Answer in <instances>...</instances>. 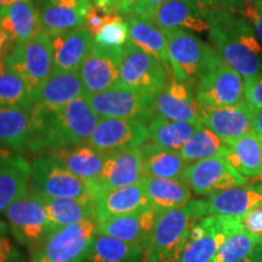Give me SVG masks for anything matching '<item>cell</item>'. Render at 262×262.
I'll list each match as a JSON object with an SVG mask.
<instances>
[{
    "instance_id": "9f6ffc18",
    "label": "cell",
    "mask_w": 262,
    "mask_h": 262,
    "mask_svg": "<svg viewBox=\"0 0 262 262\" xmlns=\"http://www.w3.org/2000/svg\"><path fill=\"white\" fill-rule=\"evenodd\" d=\"M244 2H245V4H247V5L249 6V5L254 4V3H255V2H256V0H244Z\"/></svg>"
},
{
    "instance_id": "b9f144b4",
    "label": "cell",
    "mask_w": 262,
    "mask_h": 262,
    "mask_svg": "<svg viewBox=\"0 0 262 262\" xmlns=\"http://www.w3.org/2000/svg\"><path fill=\"white\" fill-rule=\"evenodd\" d=\"M191 4L198 6L206 11H231L243 14L247 10L248 5L244 0H186Z\"/></svg>"
},
{
    "instance_id": "277c9868",
    "label": "cell",
    "mask_w": 262,
    "mask_h": 262,
    "mask_svg": "<svg viewBox=\"0 0 262 262\" xmlns=\"http://www.w3.org/2000/svg\"><path fill=\"white\" fill-rule=\"evenodd\" d=\"M164 34L168 41L171 75L193 89L202 78L224 62L211 45L191 32L166 31Z\"/></svg>"
},
{
    "instance_id": "cb8c5ba5",
    "label": "cell",
    "mask_w": 262,
    "mask_h": 262,
    "mask_svg": "<svg viewBox=\"0 0 262 262\" xmlns=\"http://www.w3.org/2000/svg\"><path fill=\"white\" fill-rule=\"evenodd\" d=\"M157 27L166 31H186L191 33L209 32V11L186 2L166 0L157 12L155 21Z\"/></svg>"
},
{
    "instance_id": "ee69618b",
    "label": "cell",
    "mask_w": 262,
    "mask_h": 262,
    "mask_svg": "<svg viewBox=\"0 0 262 262\" xmlns=\"http://www.w3.org/2000/svg\"><path fill=\"white\" fill-rule=\"evenodd\" d=\"M166 0H137V3L133 9L131 16L145 19V21L152 22L153 24L157 12H158V10L162 8Z\"/></svg>"
},
{
    "instance_id": "7402d4cb",
    "label": "cell",
    "mask_w": 262,
    "mask_h": 262,
    "mask_svg": "<svg viewBox=\"0 0 262 262\" xmlns=\"http://www.w3.org/2000/svg\"><path fill=\"white\" fill-rule=\"evenodd\" d=\"M156 113L169 120L182 123H201L199 104L195 101L194 89L189 85L170 79L155 98ZM202 124V123H201Z\"/></svg>"
},
{
    "instance_id": "484cf974",
    "label": "cell",
    "mask_w": 262,
    "mask_h": 262,
    "mask_svg": "<svg viewBox=\"0 0 262 262\" xmlns=\"http://www.w3.org/2000/svg\"><path fill=\"white\" fill-rule=\"evenodd\" d=\"M204 203L208 216H243L262 204V183L226 189L208 196Z\"/></svg>"
},
{
    "instance_id": "f6af8a7d",
    "label": "cell",
    "mask_w": 262,
    "mask_h": 262,
    "mask_svg": "<svg viewBox=\"0 0 262 262\" xmlns=\"http://www.w3.org/2000/svg\"><path fill=\"white\" fill-rule=\"evenodd\" d=\"M241 221L245 231L262 237V204L255 206L247 214L241 216Z\"/></svg>"
},
{
    "instance_id": "1f68e13d",
    "label": "cell",
    "mask_w": 262,
    "mask_h": 262,
    "mask_svg": "<svg viewBox=\"0 0 262 262\" xmlns=\"http://www.w3.org/2000/svg\"><path fill=\"white\" fill-rule=\"evenodd\" d=\"M224 158L245 179L262 176V141L253 133L227 142Z\"/></svg>"
},
{
    "instance_id": "f35d334b",
    "label": "cell",
    "mask_w": 262,
    "mask_h": 262,
    "mask_svg": "<svg viewBox=\"0 0 262 262\" xmlns=\"http://www.w3.org/2000/svg\"><path fill=\"white\" fill-rule=\"evenodd\" d=\"M262 241L260 235H254L249 232L239 231L231 235L219 249L217 254L210 262H238L248 256L256 245Z\"/></svg>"
},
{
    "instance_id": "11a10c76",
    "label": "cell",
    "mask_w": 262,
    "mask_h": 262,
    "mask_svg": "<svg viewBox=\"0 0 262 262\" xmlns=\"http://www.w3.org/2000/svg\"><path fill=\"white\" fill-rule=\"evenodd\" d=\"M85 5L89 6V8H93V0H81Z\"/></svg>"
},
{
    "instance_id": "816d5d0a",
    "label": "cell",
    "mask_w": 262,
    "mask_h": 262,
    "mask_svg": "<svg viewBox=\"0 0 262 262\" xmlns=\"http://www.w3.org/2000/svg\"><path fill=\"white\" fill-rule=\"evenodd\" d=\"M238 262H262V241L256 245V248L248 256L242 258Z\"/></svg>"
},
{
    "instance_id": "7dc6e473",
    "label": "cell",
    "mask_w": 262,
    "mask_h": 262,
    "mask_svg": "<svg viewBox=\"0 0 262 262\" xmlns=\"http://www.w3.org/2000/svg\"><path fill=\"white\" fill-rule=\"evenodd\" d=\"M112 17L113 16L104 15L93 6V8H91L86 14V19H85L84 28L89 29V31L93 32V34H94V33H96L98 29L102 27V26L106 25Z\"/></svg>"
},
{
    "instance_id": "8992f818",
    "label": "cell",
    "mask_w": 262,
    "mask_h": 262,
    "mask_svg": "<svg viewBox=\"0 0 262 262\" xmlns=\"http://www.w3.org/2000/svg\"><path fill=\"white\" fill-rule=\"evenodd\" d=\"M4 62L10 71L27 84L35 101L42 85L47 83L54 71L50 35L45 31H40L25 44L10 47L4 56Z\"/></svg>"
},
{
    "instance_id": "8fae6325",
    "label": "cell",
    "mask_w": 262,
    "mask_h": 262,
    "mask_svg": "<svg viewBox=\"0 0 262 262\" xmlns=\"http://www.w3.org/2000/svg\"><path fill=\"white\" fill-rule=\"evenodd\" d=\"M4 215L16 242L28 251L37 247L51 229L40 198L31 191L12 203Z\"/></svg>"
},
{
    "instance_id": "f1b7e54d",
    "label": "cell",
    "mask_w": 262,
    "mask_h": 262,
    "mask_svg": "<svg viewBox=\"0 0 262 262\" xmlns=\"http://www.w3.org/2000/svg\"><path fill=\"white\" fill-rule=\"evenodd\" d=\"M47 210L51 228L77 225L84 221H96V205L90 198H48L40 196Z\"/></svg>"
},
{
    "instance_id": "db71d44e",
    "label": "cell",
    "mask_w": 262,
    "mask_h": 262,
    "mask_svg": "<svg viewBox=\"0 0 262 262\" xmlns=\"http://www.w3.org/2000/svg\"><path fill=\"white\" fill-rule=\"evenodd\" d=\"M16 2H19V0H0V8H3V6H6V5H10V4H12V3H16Z\"/></svg>"
},
{
    "instance_id": "5b68a950",
    "label": "cell",
    "mask_w": 262,
    "mask_h": 262,
    "mask_svg": "<svg viewBox=\"0 0 262 262\" xmlns=\"http://www.w3.org/2000/svg\"><path fill=\"white\" fill-rule=\"evenodd\" d=\"M97 222L51 228L34 249L29 251L34 262H85L96 235Z\"/></svg>"
},
{
    "instance_id": "4fadbf2b",
    "label": "cell",
    "mask_w": 262,
    "mask_h": 262,
    "mask_svg": "<svg viewBox=\"0 0 262 262\" xmlns=\"http://www.w3.org/2000/svg\"><path fill=\"white\" fill-rule=\"evenodd\" d=\"M181 179L194 194L206 198L226 189L241 187L247 182L224 157L189 164Z\"/></svg>"
},
{
    "instance_id": "2e32d148",
    "label": "cell",
    "mask_w": 262,
    "mask_h": 262,
    "mask_svg": "<svg viewBox=\"0 0 262 262\" xmlns=\"http://www.w3.org/2000/svg\"><path fill=\"white\" fill-rule=\"evenodd\" d=\"M255 111L247 102L233 107L209 108L199 106V120L202 125L214 133L225 143L241 139L251 133Z\"/></svg>"
},
{
    "instance_id": "9c48e42d",
    "label": "cell",
    "mask_w": 262,
    "mask_h": 262,
    "mask_svg": "<svg viewBox=\"0 0 262 262\" xmlns=\"http://www.w3.org/2000/svg\"><path fill=\"white\" fill-rule=\"evenodd\" d=\"M241 216L210 215L196 220L180 262H210L227 239L243 231Z\"/></svg>"
},
{
    "instance_id": "6da1fadb",
    "label": "cell",
    "mask_w": 262,
    "mask_h": 262,
    "mask_svg": "<svg viewBox=\"0 0 262 262\" xmlns=\"http://www.w3.org/2000/svg\"><path fill=\"white\" fill-rule=\"evenodd\" d=\"M29 116L32 129L28 149L39 153L85 145L100 122L86 96L56 110L34 106Z\"/></svg>"
},
{
    "instance_id": "e575fe53",
    "label": "cell",
    "mask_w": 262,
    "mask_h": 262,
    "mask_svg": "<svg viewBox=\"0 0 262 262\" xmlns=\"http://www.w3.org/2000/svg\"><path fill=\"white\" fill-rule=\"evenodd\" d=\"M143 257L142 247L96 233L85 262H142Z\"/></svg>"
},
{
    "instance_id": "d4e9b609",
    "label": "cell",
    "mask_w": 262,
    "mask_h": 262,
    "mask_svg": "<svg viewBox=\"0 0 262 262\" xmlns=\"http://www.w3.org/2000/svg\"><path fill=\"white\" fill-rule=\"evenodd\" d=\"M41 29L48 34L84 28L91 8L81 0H42L39 6Z\"/></svg>"
},
{
    "instance_id": "4dcf8cb0",
    "label": "cell",
    "mask_w": 262,
    "mask_h": 262,
    "mask_svg": "<svg viewBox=\"0 0 262 262\" xmlns=\"http://www.w3.org/2000/svg\"><path fill=\"white\" fill-rule=\"evenodd\" d=\"M140 152L146 178L181 179L189 165L179 150L163 148L152 142L143 145Z\"/></svg>"
},
{
    "instance_id": "83f0119b",
    "label": "cell",
    "mask_w": 262,
    "mask_h": 262,
    "mask_svg": "<svg viewBox=\"0 0 262 262\" xmlns=\"http://www.w3.org/2000/svg\"><path fill=\"white\" fill-rule=\"evenodd\" d=\"M84 96L85 90L79 71L52 72L35 97L34 106L56 110Z\"/></svg>"
},
{
    "instance_id": "836d02e7",
    "label": "cell",
    "mask_w": 262,
    "mask_h": 262,
    "mask_svg": "<svg viewBox=\"0 0 262 262\" xmlns=\"http://www.w3.org/2000/svg\"><path fill=\"white\" fill-rule=\"evenodd\" d=\"M31 129L28 112L0 106V146L17 153L28 149Z\"/></svg>"
},
{
    "instance_id": "44dd1931",
    "label": "cell",
    "mask_w": 262,
    "mask_h": 262,
    "mask_svg": "<svg viewBox=\"0 0 262 262\" xmlns=\"http://www.w3.org/2000/svg\"><path fill=\"white\" fill-rule=\"evenodd\" d=\"M42 31L39 9L33 0H19L0 8V32L10 47L25 44Z\"/></svg>"
},
{
    "instance_id": "603a6c76",
    "label": "cell",
    "mask_w": 262,
    "mask_h": 262,
    "mask_svg": "<svg viewBox=\"0 0 262 262\" xmlns=\"http://www.w3.org/2000/svg\"><path fill=\"white\" fill-rule=\"evenodd\" d=\"M52 42L54 71L78 72L89 56L93 47V32L77 28L56 34H49Z\"/></svg>"
},
{
    "instance_id": "5bb4252c",
    "label": "cell",
    "mask_w": 262,
    "mask_h": 262,
    "mask_svg": "<svg viewBox=\"0 0 262 262\" xmlns=\"http://www.w3.org/2000/svg\"><path fill=\"white\" fill-rule=\"evenodd\" d=\"M140 148L108 153L100 178L89 183L90 191L96 193L137 185L145 179Z\"/></svg>"
},
{
    "instance_id": "74e56055",
    "label": "cell",
    "mask_w": 262,
    "mask_h": 262,
    "mask_svg": "<svg viewBox=\"0 0 262 262\" xmlns=\"http://www.w3.org/2000/svg\"><path fill=\"white\" fill-rule=\"evenodd\" d=\"M226 149L227 143L205 126H202L179 152L186 162L193 164L201 160L224 157Z\"/></svg>"
},
{
    "instance_id": "d6986e66",
    "label": "cell",
    "mask_w": 262,
    "mask_h": 262,
    "mask_svg": "<svg viewBox=\"0 0 262 262\" xmlns=\"http://www.w3.org/2000/svg\"><path fill=\"white\" fill-rule=\"evenodd\" d=\"M159 212L155 208L137 211L112 220L97 224L96 233L108 235L125 243L148 248L153 229H155Z\"/></svg>"
},
{
    "instance_id": "d6a6232c",
    "label": "cell",
    "mask_w": 262,
    "mask_h": 262,
    "mask_svg": "<svg viewBox=\"0 0 262 262\" xmlns=\"http://www.w3.org/2000/svg\"><path fill=\"white\" fill-rule=\"evenodd\" d=\"M202 126L201 123L173 122L156 114L147 125V131L149 141L155 145L166 149L180 150Z\"/></svg>"
},
{
    "instance_id": "7bdbcfd3",
    "label": "cell",
    "mask_w": 262,
    "mask_h": 262,
    "mask_svg": "<svg viewBox=\"0 0 262 262\" xmlns=\"http://www.w3.org/2000/svg\"><path fill=\"white\" fill-rule=\"evenodd\" d=\"M244 101L251 110L262 108V73L244 79Z\"/></svg>"
},
{
    "instance_id": "f5cc1de1",
    "label": "cell",
    "mask_w": 262,
    "mask_h": 262,
    "mask_svg": "<svg viewBox=\"0 0 262 262\" xmlns=\"http://www.w3.org/2000/svg\"><path fill=\"white\" fill-rule=\"evenodd\" d=\"M9 48H10V42L8 40V38H6L5 35L0 32V61L4 58L6 52H8V50H9Z\"/></svg>"
},
{
    "instance_id": "52a82bcc",
    "label": "cell",
    "mask_w": 262,
    "mask_h": 262,
    "mask_svg": "<svg viewBox=\"0 0 262 262\" xmlns=\"http://www.w3.org/2000/svg\"><path fill=\"white\" fill-rule=\"evenodd\" d=\"M171 77L168 64L141 50L127 39L119 66V86L156 97Z\"/></svg>"
},
{
    "instance_id": "d590c367",
    "label": "cell",
    "mask_w": 262,
    "mask_h": 262,
    "mask_svg": "<svg viewBox=\"0 0 262 262\" xmlns=\"http://www.w3.org/2000/svg\"><path fill=\"white\" fill-rule=\"evenodd\" d=\"M125 19L127 28H129V40L141 50L148 52L159 58L163 63L169 66L168 41L162 29L152 22L134 17V16L126 17Z\"/></svg>"
},
{
    "instance_id": "ac0fdd59",
    "label": "cell",
    "mask_w": 262,
    "mask_h": 262,
    "mask_svg": "<svg viewBox=\"0 0 262 262\" xmlns=\"http://www.w3.org/2000/svg\"><path fill=\"white\" fill-rule=\"evenodd\" d=\"M31 164L21 153L0 146V215L29 192Z\"/></svg>"
},
{
    "instance_id": "6f0895ef",
    "label": "cell",
    "mask_w": 262,
    "mask_h": 262,
    "mask_svg": "<svg viewBox=\"0 0 262 262\" xmlns=\"http://www.w3.org/2000/svg\"><path fill=\"white\" fill-rule=\"evenodd\" d=\"M28 262H34V261H32V260H29V261H28Z\"/></svg>"
},
{
    "instance_id": "9a60e30c",
    "label": "cell",
    "mask_w": 262,
    "mask_h": 262,
    "mask_svg": "<svg viewBox=\"0 0 262 262\" xmlns=\"http://www.w3.org/2000/svg\"><path fill=\"white\" fill-rule=\"evenodd\" d=\"M145 124L126 119H100L89 145L104 153L141 148L148 142Z\"/></svg>"
},
{
    "instance_id": "c3c4849f",
    "label": "cell",
    "mask_w": 262,
    "mask_h": 262,
    "mask_svg": "<svg viewBox=\"0 0 262 262\" xmlns=\"http://www.w3.org/2000/svg\"><path fill=\"white\" fill-rule=\"evenodd\" d=\"M93 6L107 16H117L119 0H93Z\"/></svg>"
},
{
    "instance_id": "681fc988",
    "label": "cell",
    "mask_w": 262,
    "mask_h": 262,
    "mask_svg": "<svg viewBox=\"0 0 262 262\" xmlns=\"http://www.w3.org/2000/svg\"><path fill=\"white\" fill-rule=\"evenodd\" d=\"M137 0H119V6H118L117 16L119 17H130L131 14H133V9Z\"/></svg>"
},
{
    "instance_id": "30bf717a",
    "label": "cell",
    "mask_w": 262,
    "mask_h": 262,
    "mask_svg": "<svg viewBox=\"0 0 262 262\" xmlns=\"http://www.w3.org/2000/svg\"><path fill=\"white\" fill-rule=\"evenodd\" d=\"M88 102L100 119H126L145 124L156 117L155 98L123 86L88 95Z\"/></svg>"
},
{
    "instance_id": "e0dca14e",
    "label": "cell",
    "mask_w": 262,
    "mask_h": 262,
    "mask_svg": "<svg viewBox=\"0 0 262 262\" xmlns=\"http://www.w3.org/2000/svg\"><path fill=\"white\" fill-rule=\"evenodd\" d=\"M123 51H112L93 45L79 70L85 96L119 86V66Z\"/></svg>"
},
{
    "instance_id": "bcb514c9",
    "label": "cell",
    "mask_w": 262,
    "mask_h": 262,
    "mask_svg": "<svg viewBox=\"0 0 262 262\" xmlns=\"http://www.w3.org/2000/svg\"><path fill=\"white\" fill-rule=\"evenodd\" d=\"M244 16L253 26L258 40L262 42V0H256L254 4L249 5Z\"/></svg>"
},
{
    "instance_id": "8d00e7d4",
    "label": "cell",
    "mask_w": 262,
    "mask_h": 262,
    "mask_svg": "<svg viewBox=\"0 0 262 262\" xmlns=\"http://www.w3.org/2000/svg\"><path fill=\"white\" fill-rule=\"evenodd\" d=\"M35 101L27 84L6 67L4 58L0 61V106L17 108L31 113Z\"/></svg>"
},
{
    "instance_id": "60d3db41",
    "label": "cell",
    "mask_w": 262,
    "mask_h": 262,
    "mask_svg": "<svg viewBox=\"0 0 262 262\" xmlns=\"http://www.w3.org/2000/svg\"><path fill=\"white\" fill-rule=\"evenodd\" d=\"M0 262H27L25 248L16 242L4 221H0Z\"/></svg>"
},
{
    "instance_id": "ab89813d",
    "label": "cell",
    "mask_w": 262,
    "mask_h": 262,
    "mask_svg": "<svg viewBox=\"0 0 262 262\" xmlns=\"http://www.w3.org/2000/svg\"><path fill=\"white\" fill-rule=\"evenodd\" d=\"M127 39H129V28H127L126 19L119 16H113L106 25L94 33L93 45L106 50L123 51Z\"/></svg>"
},
{
    "instance_id": "ba28073f",
    "label": "cell",
    "mask_w": 262,
    "mask_h": 262,
    "mask_svg": "<svg viewBox=\"0 0 262 262\" xmlns=\"http://www.w3.org/2000/svg\"><path fill=\"white\" fill-rule=\"evenodd\" d=\"M29 191L48 198H90L89 185L68 171L50 153H41L31 164Z\"/></svg>"
},
{
    "instance_id": "3957f363",
    "label": "cell",
    "mask_w": 262,
    "mask_h": 262,
    "mask_svg": "<svg viewBox=\"0 0 262 262\" xmlns=\"http://www.w3.org/2000/svg\"><path fill=\"white\" fill-rule=\"evenodd\" d=\"M206 216L204 199H193L182 208L159 214L146 251V262H180L193 224Z\"/></svg>"
},
{
    "instance_id": "f546056e",
    "label": "cell",
    "mask_w": 262,
    "mask_h": 262,
    "mask_svg": "<svg viewBox=\"0 0 262 262\" xmlns=\"http://www.w3.org/2000/svg\"><path fill=\"white\" fill-rule=\"evenodd\" d=\"M150 205L159 214L185 206L192 201V191L182 179L145 178L142 181Z\"/></svg>"
},
{
    "instance_id": "7a4b0ae2",
    "label": "cell",
    "mask_w": 262,
    "mask_h": 262,
    "mask_svg": "<svg viewBox=\"0 0 262 262\" xmlns=\"http://www.w3.org/2000/svg\"><path fill=\"white\" fill-rule=\"evenodd\" d=\"M209 41L225 63L244 79L262 73L261 42L243 14L209 11Z\"/></svg>"
},
{
    "instance_id": "7c38bea8",
    "label": "cell",
    "mask_w": 262,
    "mask_h": 262,
    "mask_svg": "<svg viewBox=\"0 0 262 262\" xmlns=\"http://www.w3.org/2000/svg\"><path fill=\"white\" fill-rule=\"evenodd\" d=\"M196 103L201 107H233L244 102V80L242 75L221 62L194 86Z\"/></svg>"
},
{
    "instance_id": "4316f807",
    "label": "cell",
    "mask_w": 262,
    "mask_h": 262,
    "mask_svg": "<svg viewBox=\"0 0 262 262\" xmlns=\"http://www.w3.org/2000/svg\"><path fill=\"white\" fill-rule=\"evenodd\" d=\"M48 153L55 157L68 171L88 185L100 178L108 157V153L101 152L89 143Z\"/></svg>"
},
{
    "instance_id": "f907efd6",
    "label": "cell",
    "mask_w": 262,
    "mask_h": 262,
    "mask_svg": "<svg viewBox=\"0 0 262 262\" xmlns=\"http://www.w3.org/2000/svg\"><path fill=\"white\" fill-rule=\"evenodd\" d=\"M251 133H253L258 140L262 141V108L261 110L255 111L253 124H251Z\"/></svg>"
},
{
    "instance_id": "ffe728a7",
    "label": "cell",
    "mask_w": 262,
    "mask_h": 262,
    "mask_svg": "<svg viewBox=\"0 0 262 262\" xmlns=\"http://www.w3.org/2000/svg\"><path fill=\"white\" fill-rule=\"evenodd\" d=\"M94 201L96 205L97 224L153 208L147 198L142 182L96 193Z\"/></svg>"
}]
</instances>
